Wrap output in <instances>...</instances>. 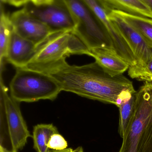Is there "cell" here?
I'll return each instance as SVG.
<instances>
[{
  "mask_svg": "<svg viewBox=\"0 0 152 152\" xmlns=\"http://www.w3.org/2000/svg\"><path fill=\"white\" fill-rule=\"evenodd\" d=\"M137 91L135 89L124 90L120 94L116 106L119 110L118 132L123 137L129 127L135 109Z\"/></svg>",
  "mask_w": 152,
  "mask_h": 152,
  "instance_id": "13",
  "label": "cell"
},
{
  "mask_svg": "<svg viewBox=\"0 0 152 152\" xmlns=\"http://www.w3.org/2000/svg\"><path fill=\"white\" fill-rule=\"evenodd\" d=\"M31 3L36 6L51 4L55 1V0H29Z\"/></svg>",
  "mask_w": 152,
  "mask_h": 152,
  "instance_id": "21",
  "label": "cell"
},
{
  "mask_svg": "<svg viewBox=\"0 0 152 152\" xmlns=\"http://www.w3.org/2000/svg\"><path fill=\"white\" fill-rule=\"evenodd\" d=\"M112 11L138 30L152 48V19L120 11Z\"/></svg>",
  "mask_w": 152,
  "mask_h": 152,
  "instance_id": "16",
  "label": "cell"
},
{
  "mask_svg": "<svg viewBox=\"0 0 152 152\" xmlns=\"http://www.w3.org/2000/svg\"><path fill=\"white\" fill-rule=\"evenodd\" d=\"M68 10L75 23L72 33L88 50L99 47L114 49L107 32L83 0H59Z\"/></svg>",
  "mask_w": 152,
  "mask_h": 152,
  "instance_id": "6",
  "label": "cell"
},
{
  "mask_svg": "<svg viewBox=\"0 0 152 152\" xmlns=\"http://www.w3.org/2000/svg\"><path fill=\"white\" fill-rule=\"evenodd\" d=\"M122 139L119 152H152V82L137 91L134 114Z\"/></svg>",
  "mask_w": 152,
  "mask_h": 152,
  "instance_id": "2",
  "label": "cell"
},
{
  "mask_svg": "<svg viewBox=\"0 0 152 152\" xmlns=\"http://www.w3.org/2000/svg\"><path fill=\"white\" fill-rule=\"evenodd\" d=\"M10 87V96L19 103L53 101L62 91L50 75L25 68H16Z\"/></svg>",
  "mask_w": 152,
  "mask_h": 152,
  "instance_id": "5",
  "label": "cell"
},
{
  "mask_svg": "<svg viewBox=\"0 0 152 152\" xmlns=\"http://www.w3.org/2000/svg\"><path fill=\"white\" fill-rule=\"evenodd\" d=\"M88 6L109 37L115 50L131 66L137 63L136 58L128 44L114 23L109 18V12L99 0H83Z\"/></svg>",
  "mask_w": 152,
  "mask_h": 152,
  "instance_id": "9",
  "label": "cell"
},
{
  "mask_svg": "<svg viewBox=\"0 0 152 152\" xmlns=\"http://www.w3.org/2000/svg\"><path fill=\"white\" fill-rule=\"evenodd\" d=\"M128 75L132 78L145 82H152V57L145 63L130 66Z\"/></svg>",
  "mask_w": 152,
  "mask_h": 152,
  "instance_id": "18",
  "label": "cell"
},
{
  "mask_svg": "<svg viewBox=\"0 0 152 152\" xmlns=\"http://www.w3.org/2000/svg\"><path fill=\"white\" fill-rule=\"evenodd\" d=\"M87 55L94 58L95 61L112 76L123 75L130 66L113 48H93L88 50Z\"/></svg>",
  "mask_w": 152,
  "mask_h": 152,
  "instance_id": "12",
  "label": "cell"
},
{
  "mask_svg": "<svg viewBox=\"0 0 152 152\" xmlns=\"http://www.w3.org/2000/svg\"><path fill=\"white\" fill-rule=\"evenodd\" d=\"M0 152H6L4 150L3 148H2L1 147H0Z\"/></svg>",
  "mask_w": 152,
  "mask_h": 152,
  "instance_id": "24",
  "label": "cell"
},
{
  "mask_svg": "<svg viewBox=\"0 0 152 152\" xmlns=\"http://www.w3.org/2000/svg\"><path fill=\"white\" fill-rule=\"evenodd\" d=\"M108 12L112 10L152 19V10L143 0H99Z\"/></svg>",
  "mask_w": 152,
  "mask_h": 152,
  "instance_id": "14",
  "label": "cell"
},
{
  "mask_svg": "<svg viewBox=\"0 0 152 152\" xmlns=\"http://www.w3.org/2000/svg\"><path fill=\"white\" fill-rule=\"evenodd\" d=\"M46 74L58 82L62 91L116 105L123 91L134 89L126 77L111 75L95 61L81 66L65 61Z\"/></svg>",
  "mask_w": 152,
  "mask_h": 152,
  "instance_id": "1",
  "label": "cell"
},
{
  "mask_svg": "<svg viewBox=\"0 0 152 152\" xmlns=\"http://www.w3.org/2000/svg\"><path fill=\"white\" fill-rule=\"evenodd\" d=\"M88 50L72 32L54 34L38 45L35 54L24 68L46 74L66 61L67 57L87 55Z\"/></svg>",
  "mask_w": 152,
  "mask_h": 152,
  "instance_id": "3",
  "label": "cell"
},
{
  "mask_svg": "<svg viewBox=\"0 0 152 152\" xmlns=\"http://www.w3.org/2000/svg\"><path fill=\"white\" fill-rule=\"evenodd\" d=\"M50 152H84L83 148L81 146H79L77 148L73 150L72 148H66L63 150L55 151V150H51Z\"/></svg>",
  "mask_w": 152,
  "mask_h": 152,
  "instance_id": "22",
  "label": "cell"
},
{
  "mask_svg": "<svg viewBox=\"0 0 152 152\" xmlns=\"http://www.w3.org/2000/svg\"><path fill=\"white\" fill-rule=\"evenodd\" d=\"M29 12L43 23L47 25L54 33L73 32L75 23L70 12L59 1L51 4L25 6Z\"/></svg>",
  "mask_w": 152,
  "mask_h": 152,
  "instance_id": "7",
  "label": "cell"
},
{
  "mask_svg": "<svg viewBox=\"0 0 152 152\" xmlns=\"http://www.w3.org/2000/svg\"><path fill=\"white\" fill-rule=\"evenodd\" d=\"M68 146L67 141L59 133L54 134L51 136L48 144V148L50 150L55 151L66 149Z\"/></svg>",
  "mask_w": 152,
  "mask_h": 152,
  "instance_id": "19",
  "label": "cell"
},
{
  "mask_svg": "<svg viewBox=\"0 0 152 152\" xmlns=\"http://www.w3.org/2000/svg\"><path fill=\"white\" fill-rule=\"evenodd\" d=\"M0 147L6 152H18L32 137L23 118L19 102L8 94L1 77Z\"/></svg>",
  "mask_w": 152,
  "mask_h": 152,
  "instance_id": "4",
  "label": "cell"
},
{
  "mask_svg": "<svg viewBox=\"0 0 152 152\" xmlns=\"http://www.w3.org/2000/svg\"><path fill=\"white\" fill-rule=\"evenodd\" d=\"M57 127L52 124H37L34 127L32 138L34 148L37 152H50L48 144L51 136L58 133Z\"/></svg>",
  "mask_w": 152,
  "mask_h": 152,
  "instance_id": "15",
  "label": "cell"
},
{
  "mask_svg": "<svg viewBox=\"0 0 152 152\" xmlns=\"http://www.w3.org/2000/svg\"><path fill=\"white\" fill-rule=\"evenodd\" d=\"M108 16L128 44L137 63H145L152 58V48L138 30L112 11L109 12Z\"/></svg>",
  "mask_w": 152,
  "mask_h": 152,
  "instance_id": "10",
  "label": "cell"
},
{
  "mask_svg": "<svg viewBox=\"0 0 152 152\" xmlns=\"http://www.w3.org/2000/svg\"><path fill=\"white\" fill-rule=\"evenodd\" d=\"M38 46L13 30L5 60L16 68H24L35 54Z\"/></svg>",
  "mask_w": 152,
  "mask_h": 152,
  "instance_id": "11",
  "label": "cell"
},
{
  "mask_svg": "<svg viewBox=\"0 0 152 152\" xmlns=\"http://www.w3.org/2000/svg\"><path fill=\"white\" fill-rule=\"evenodd\" d=\"M146 4H148L152 10V0H143Z\"/></svg>",
  "mask_w": 152,
  "mask_h": 152,
  "instance_id": "23",
  "label": "cell"
},
{
  "mask_svg": "<svg viewBox=\"0 0 152 152\" xmlns=\"http://www.w3.org/2000/svg\"><path fill=\"white\" fill-rule=\"evenodd\" d=\"M13 31L10 16L1 9L0 21V66L1 74L4 68V61L5 59L7 49Z\"/></svg>",
  "mask_w": 152,
  "mask_h": 152,
  "instance_id": "17",
  "label": "cell"
},
{
  "mask_svg": "<svg viewBox=\"0 0 152 152\" xmlns=\"http://www.w3.org/2000/svg\"><path fill=\"white\" fill-rule=\"evenodd\" d=\"M10 19L16 34L37 46L55 34L47 25L31 15L25 7L13 12Z\"/></svg>",
  "mask_w": 152,
  "mask_h": 152,
  "instance_id": "8",
  "label": "cell"
},
{
  "mask_svg": "<svg viewBox=\"0 0 152 152\" xmlns=\"http://www.w3.org/2000/svg\"><path fill=\"white\" fill-rule=\"evenodd\" d=\"M3 3L9 4L16 7H20L27 4L29 0H1Z\"/></svg>",
  "mask_w": 152,
  "mask_h": 152,
  "instance_id": "20",
  "label": "cell"
}]
</instances>
